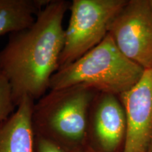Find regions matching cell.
Returning <instances> with one entry per match:
<instances>
[{"mask_svg":"<svg viewBox=\"0 0 152 152\" xmlns=\"http://www.w3.org/2000/svg\"><path fill=\"white\" fill-rule=\"evenodd\" d=\"M71 1L49 0L29 27L10 34L0 51V73L10 85L17 107L23 98L34 102L49 91L59 68L64 45V16Z\"/></svg>","mask_w":152,"mask_h":152,"instance_id":"6da1fadb","label":"cell"},{"mask_svg":"<svg viewBox=\"0 0 152 152\" xmlns=\"http://www.w3.org/2000/svg\"><path fill=\"white\" fill-rule=\"evenodd\" d=\"M109 34L122 54L152 69V12L149 0H130L112 21Z\"/></svg>","mask_w":152,"mask_h":152,"instance_id":"5b68a950","label":"cell"},{"mask_svg":"<svg viewBox=\"0 0 152 152\" xmlns=\"http://www.w3.org/2000/svg\"><path fill=\"white\" fill-rule=\"evenodd\" d=\"M126 114L123 152H147L152 141V69L119 96Z\"/></svg>","mask_w":152,"mask_h":152,"instance_id":"8992f818","label":"cell"},{"mask_svg":"<svg viewBox=\"0 0 152 152\" xmlns=\"http://www.w3.org/2000/svg\"><path fill=\"white\" fill-rule=\"evenodd\" d=\"M99 92L85 85L49 90L34 104L35 133L56 142L66 151L84 150L89 111Z\"/></svg>","mask_w":152,"mask_h":152,"instance_id":"7a4b0ae2","label":"cell"},{"mask_svg":"<svg viewBox=\"0 0 152 152\" xmlns=\"http://www.w3.org/2000/svg\"><path fill=\"white\" fill-rule=\"evenodd\" d=\"M36 152H67L56 142L44 137L37 136L35 139Z\"/></svg>","mask_w":152,"mask_h":152,"instance_id":"8fae6325","label":"cell"},{"mask_svg":"<svg viewBox=\"0 0 152 152\" xmlns=\"http://www.w3.org/2000/svg\"><path fill=\"white\" fill-rule=\"evenodd\" d=\"M35 102L26 97L10 116L0 121V152H35L33 120Z\"/></svg>","mask_w":152,"mask_h":152,"instance_id":"ba28073f","label":"cell"},{"mask_svg":"<svg viewBox=\"0 0 152 152\" xmlns=\"http://www.w3.org/2000/svg\"><path fill=\"white\" fill-rule=\"evenodd\" d=\"M147 152H152V141H151V143L150 144L149 149H148V151Z\"/></svg>","mask_w":152,"mask_h":152,"instance_id":"7c38bea8","label":"cell"},{"mask_svg":"<svg viewBox=\"0 0 152 152\" xmlns=\"http://www.w3.org/2000/svg\"><path fill=\"white\" fill-rule=\"evenodd\" d=\"M144 71L122 54L108 33L79 59L57 71L49 82V90L85 85L99 92L120 96L140 80Z\"/></svg>","mask_w":152,"mask_h":152,"instance_id":"3957f363","label":"cell"},{"mask_svg":"<svg viewBox=\"0 0 152 152\" xmlns=\"http://www.w3.org/2000/svg\"><path fill=\"white\" fill-rule=\"evenodd\" d=\"M77 152H87V151H84V150H82V151H77Z\"/></svg>","mask_w":152,"mask_h":152,"instance_id":"5bb4252c","label":"cell"},{"mask_svg":"<svg viewBox=\"0 0 152 152\" xmlns=\"http://www.w3.org/2000/svg\"><path fill=\"white\" fill-rule=\"evenodd\" d=\"M126 0H73L59 59L61 69L98 45L109 33L112 21Z\"/></svg>","mask_w":152,"mask_h":152,"instance_id":"277c9868","label":"cell"},{"mask_svg":"<svg viewBox=\"0 0 152 152\" xmlns=\"http://www.w3.org/2000/svg\"><path fill=\"white\" fill-rule=\"evenodd\" d=\"M149 4L150 8H151V10L152 12V0H149Z\"/></svg>","mask_w":152,"mask_h":152,"instance_id":"4fadbf2b","label":"cell"},{"mask_svg":"<svg viewBox=\"0 0 152 152\" xmlns=\"http://www.w3.org/2000/svg\"><path fill=\"white\" fill-rule=\"evenodd\" d=\"M126 114L119 96L99 92L91 104L88 125L102 152H116L126 134Z\"/></svg>","mask_w":152,"mask_h":152,"instance_id":"52a82bcc","label":"cell"},{"mask_svg":"<svg viewBox=\"0 0 152 152\" xmlns=\"http://www.w3.org/2000/svg\"><path fill=\"white\" fill-rule=\"evenodd\" d=\"M9 82L0 73V121L7 119L16 109Z\"/></svg>","mask_w":152,"mask_h":152,"instance_id":"30bf717a","label":"cell"},{"mask_svg":"<svg viewBox=\"0 0 152 152\" xmlns=\"http://www.w3.org/2000/svg\"><path fill=\"white\" fill-rule=\"evenodd\" d=\"M49 0H0V36L29 27Z\"/></svg>","mask_w":152,"mask_h":152,"instance_id":"9c48e42d","label":"cell"}]
</instances>
